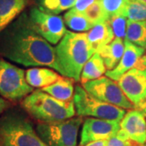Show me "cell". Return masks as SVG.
<instances>
[{
    "label": "cell",
    "instance_id": "277c9868",
    "mask_svg": "<svg viewBox=\"0 0 146 146\" xmlns=\"http://www.w3.org/2000/svg\"><path fill=\"white\" fill-rule=\"evenodd\" d=\"M0 146H48L29 119L18 111L0 117Z\"/></svg>",
    "mask_w": 146,
    "mask_h": 146
},
{
    "label": "cell",
    "instance_id": "5bb4252c",
    "mask_svg": "<svg viewBox=\"0 0 146 146\" xmlns=\"http://www.w3.org/2000/svg\"><path fill=\"white\" fill-rule=\"evenodd\" d=\"M29 0H0V33L21 14Z\"/></svg>",
    "mask_w": 146,
    "mask_h": 146
},
{
    "label": "cell",
    "instance_id": "3957f363",
    "mask_svg": "<svg viewBox=\"0 0 146 146\" xmlns=\"http://www.w3.org/2000/svg\"><path fill=\"white\" fill-rule=\"evenodd\" d=\"M21 106L32 118L50 123L73 118L76 114L74 102L56 99L42 89H36L21 101Z\"/></svg>",
    "mask_w": 146,
    "mask_h": 146
},
{
    "label": "cell",
    "instance_id": "44dd1931",
    "mask_svg": "<svg viewBox=\"0 0 146 146\" xmlns=\"http://www.w3.org/2000/svg\"><path fill=\"white\" fill-rule=\"evenodd\" d=\"M125 40L146 50V20L142 21L127 20Z\"/></svg>",
    "mask_w": 146,
    "mask_h": 146
},
{
    "label": "cell",
    "instance_id": "4316f807",
    "mask_svg": "<svg viewBox=\"0 0 146 146\" xmlns=\"http://www.w3.org/2000/svg\"><path fill=\"white\" fill-rule=\"evenodd\" d=\"M106 146H137L131 141H125L119 138L118 136H113L107 141Z\"/></svg>",
    "mask_w": 146,
    "mask_h": 146
},
{
    "label": "cell",
    "instance_id": "1f68e13d",
    "mask_svg": "<svg viewBox=\"0 0 146 146\" xmlns=\"http://www.w3.org/2000/svg\"><path fill=\"white\" fill-rule=\"evenodd\" d=\"M142 1H144V2H146V0H142Z\"/></svg>",
    "mask_w": 146,
    "mask_h": 146
},
{
    "label": "cell",
    "instance_id": "6da1fadb",
    "mask_svg": "<svg viewBox=\"0 0 146 146\" xmlns=\"http://www.w3.org/2000/svg\"><path fill=\"white\" fill-rule=\"evenodd\" d=\"M0 56L25 67H48L58 72L55 47L34 30L25 15L0 33Z\"/></svg>",
    "mask_w": 146,
    "mask_h": 146
},
{
    "label": "cell",
    "instance_id": "ac0fdd59",
    "mask_svg": "<svg viewBox=\"0 0 146 146\" xmlns=\"http://www.w3.org/2000/svg\"><path fill=\"white\" fill-rule=\"evenodd\" d=\"M74 82L75 81L72 79L61 76L54 84L41 89L56 99L63 102H69L72 101L74 97Z\"/></svg>",
    "mask_w": 146,
    "mask_h": 146
},
{
    "label": "cell",
    "instance_id": "ba28073f",
    "mask_svg": "<svg viewBox=\"0 0 146 146\" xmlns=\"http://www.w3.org/2000/svg\"><path fill=\"white\" fill-rule=\"evenodd\" d=\"M29 21L34 30L51 45H57L67 33L63 17L42 11L38 7H32Z\"/></svg>",
    "mask_w": 146,
    "mask_h": 146
},
{
    "label": "cell",
    "instance_id": "9a60e30c",
    "mask_svg": "<svg viewBox=\"0 0 146 146\" xmlns=\"http://www.w3.org/2000/svg\"><path fill=\"white\" fill-rule=\"evenodd\" d=\"M85 33L90 46L95 52H97L100 48L108 45L115 39L114 33L108 21L95 25Z\"/></svg>",
    "mask_w": 146,
    "mask_h": 146
},
{
    "label": "cell",
    "instance_id": "e0dca14e",
    "mask_svg": "<svg viewBox=\"0 0 146 146\" xmlns=\"http://www.w3.org/2000/svg\"><path fill=\"white\" fill-rule=\"evenodd\" d=\"M124 41L121 38L115 37L110 43L100 48L97 52L102 58L106 70L110 71L113 70L119 63L124 53Z\"/></svg>",
    "mask_w": 146,
    "mask_h": 146
},
{
    "label": "cell",
    "instance_id": "52a82bcc",
    "mask_svg": "<svg viewBox=\"0 0 146 146\" xmlns=\"http://www.w3.org/2000/svg\"><path fill=\"white\" fill-rule=\"evenodd\" d=\"M33 91L25 71L0 56V96L9 102H19Z\"/></svg>",
    "mask_w": 146,
    "mask_h": 146
},
{
    "label": "cell",
    "instance_id": "7402d4cb",
    "mask_svg": "<svg viewBox=\"0 0 146 146\" xmlns=\"http://www.w3.org/2000/svg\"><path fill=\"white\" fill-rule=\"evenodd\" d=\"M76 0H36L37 7L50 14L58 15L61 12L72 9Z\"/></svg>",
    "mask_w": 146,
    "mask_h": 146
},
{
    "label": "cell",
    "instance_id": "d6a6232c",
    "mask_svg": "<svg viewBox=\"0 0 146 146\" xmlns=\"http://www.w3.org/2000/svg\"><path fill=\"white\" fill-rule=\"evenodd\" d=\"M145 146H146V144H145Z\"/></svg>",
    "mask_w": 146,
    "mask_h": 146
},
{
    "label": "cell",
    "instance_id": "d4e9b609",
    "mask_svg": "<svg viewBox=\"0 0 146 146\" xmlns=\"http://www.w3.org/2000/svg\"><path fill=\"white\" fill-rule=\"evenodd\" d=\"M105 11L110 17L121 15L125 16L127 7L130 0H99Z\"/></svg>",
    "mask_w": 146,
    "mask_h": 146
},
{
    "label": "cell",
    "instance_id": "d6986e66",
    "mask_svg": "<svg viewBox=\"0 0 146 146\" xmlns=\"http://www.w3.org/2000/svg\"><path fill=\"white\" fill-rule=\"evenodd\" d=\"M106 71L107 70L102 58L98 52L94 53L93 56L89 58L88 62L84 66L80 81L81 84H84L91 80L99 79L100 77L103 76Z\"/></svg>",
    "mask_w": 146,
    "mask_h": 146
},
{
    "label": "cell",
    "instance_id": "2e32d148",
    "mask_svg": "<svg viewBox=\"0 0 146 146\" xmlns=\"http://www.w3.org/2000/svg\"><path fill=\"white\" fill-rule=\"evenodd\" d=\"M61 76L46 68H32L28 69L25 72V78L28 84L33 88L43 89L57 81Z\"/></svg>",
    "mask_w": 146,
    "mask_h": 146
},
{
    "label": "cell",
    "instance_id": "f1b7e54d",
    "mask_svg": "<svg viewBox=\"0 0 146 146\" xmlns=\"http://www.w3.org/2000/svg\"><path fill=\"white\" fill-rule=\"evenodd\" d=\"M9 107H11L10 102L0 96V115L3 114Z\"/></svg>",
    "mask_w": 146,
    "mask_h": 146
},
{
    "label": "cell",
    "instance_id": "8992f818",
    "mask_svg": "<svg viewBox=\"0 0 146 146\" xmlns=\"http://www.w3.org/2000/svg\"><path fill=\"white\" fill-rule=\"evenodd\" d=\"M73 102L78 116L120 122L127 113L124 109L104 102L89 94L83 86L76 84Z\"/></svg>",
    "mask_w": 146,
    "mask_h": 146
},
{
    "label": "cell",
    "instance_id": "f546056e",
    "mask_svg": "<svg viewBox=\"0 0 146 146\" xmlns=\"http://www.w3.org/2000/svg\"><path fill=\"white\" fill-rule=\"evenodd\" d=\"M107 141H108V140L96 141V142H92V143L88 144V145H86L84 146H106V145H107Z\"/></svg>",
    "mask_w": 146,
    "mask_h": 146
},
{
    "label": "cell",
    "instance_id": "8fae6325",
    "mask_svg": "<svg viewBox=\"0 0 146 146\" xmlns=\"http://www.w3.org/2000/svg\"><path fill=\"white\" fill-rule=\"evenodd\" d=\"M120 130V122L96 118H86L84 120L80 146H84L92 142L109 140L116 136Z\"/></svg>",
    "mask_w": 146,
    "mask_h": 146
},
{
    "label": "cell",
    "instance_id": "30bf717a",
    "mask_svg": "<svg viewBox=\"0 0 146 146\" xmlns=\"http://www.w3.org/2000/svg\"><path fill=\"white\" fill-rule=\"evenodd\" d=\"M117 83L135 107L145 101L146 54L134 68L121 76Z\"/></svg>",
    "mask_w": 146,
    "mask_h": 146
},
{
    "label": "cell",
    "instance_id": "4dcf8cb0",
    "mask_svg": "<svg viewBox=\"0 0 146 146\" xmlns=\"http://www.w3.org/2000/svg\"><path fill=\"white\" fill-rule=\"evenodd\" d=\"M136 109L138 110H140L141 113L146 117V100L145 102H143L141 104L136 106Z\"/></svg>",
    "mask_w": 146,
    "mask_h": 146
},
{
    "label": "cell",
    "instance_id": "cb8c5ba5",
    "mask_svg": "<svg viewBox=\"0 0 146 146\" xmlns=\"http://www.w3.org/2000/svg\"><path fill=\"white\" fill-rule=\"evenodd\" d=\"M83 13L94 25L109 21L110 16L105 11L99 0L95 2L93 5L87 8Z\"/></svg>",
    "mask_w": 146,
    "mask_h": 146
},
{
    "label": "cell",
    "instance_id": "7c38bea8",
    "mask_svg": "<svg viewBox=\"0 0 146 146\" xmlns=\"http://www.w3.org/2000/svg\"><path fill=\"white\" fill-rule=\"evenodd\" d=\"M116 136L122 140L131 141L137 146L145 145V116L138 110H129L120 121V130Z\"/></svg>",
    "mask_w": 146,
    "mask_h": 146
},
{
    "label": "cell",
    "instance_id": "603a6c76",
    "mask_svg": "<svg viewBox=\"0 0 146 146\" xmlns=\"http://www.w3.org/2000/svg\"><path fill=\"white\" fill-rule=\"evenodd\" d=\"M125 16L129 21H145L146 2L142 0H130L127 7Z\"/></svg>",
    "mask_w": 146,
    "mask_h": 146
},
{
    "label": "cell",
    "instance_id": "5b68a950",
    "mask_svg": "<svg viewBox=\"0 0 146 146\" xmlns=\"http://www.w3.org/2000/svg\"><path fill=\"white\" fill-rule=\"evenodd\" d=\"M83 122L81 116L57 122H39L36 131L48 146H76L79 130Z\"/></svg>",
    "mask_w": 146,
    "mask_h": 146
},
{
    "label": "cell",
    "instance_id": "4fadbf2b",
    "mask_svg": "<svg viewBox=\"0 0 146 146\" xmlns=\"http://www.w3.org/2000/svg\"><path fill=\"white\" fill-rule=\"evenodd\" d=\"M124 53L123 57L120 59L119 63L113 70L106 71V76L111 79L115 81H118L121 76L128 72L131 68H133L141 59L142 56L145 54L146 50L136 45L131 43L130 42L124 39Z\"/></svg>",
    "mask_w": 146,
    "mask_h": 146
},
{
    "label": "cell",
    "instance_id": "484cf974",
    "mask_svg": "<svg viewBox=\"0 0 146 146\" xmlns=\"http://www.w3.org/2000/svg\"><path fill=\"white\" fill-rule=\"evenodd\" d=\"M108 21L112 29V31L114 33L115 37L125 39L127 18L124 16L116 15V16H110Z\"/></svg>",
    "mask_w": 146,
    "mask_h": 146
},
{
    "label": "cell",
    "instance_id": "ffe728a7",
    "mask_svg": "<svg viewBox=\"0 0 146 146\" xmlns=\"http://www.w3.org/2000/svg\"><path fill=\"white\" fill-rule=\"evenodd\" d=\"M63 18L68 29L76 33H86L94 26L84 13L79 12L73 8L68 10L63 15Z\"/></svg>",
    "mask_w": 146,
    "mask_h": 146
},
{
    "label": "cell",
    "instance_id": "83f0119b",
    "mask_svg": "<svg viewBox=\"0 0 146 146\" xmlns=\"http://www.w3.org/2000/svg\"><path fill=\"white\" fill-rule=\"evenodd\" d=\"M98 0H76L75 6L72 8L79 12L83 13L87 8H89L91 5H93Z\"/></svg>",
    "mask_w": 146,
    "mask_h": 146
},
{
    "label": "cell",
    "instance_id": "9c48e42d",
    "mask_svg": "<svg viewBox=\"0 0 146 146\" xmlns=\"http://www.w3.org/2000/svg\"><path fill=\"white\" fill-rule=\"evenodd\" d=\"M82 86L89 94L104 102L124 110L136 109L118 83L107 76H102L99 79L89 81L82 84Z\"/></svg>",
    "mask_w": 146,
    "mask_h": 146
},
{
    "label": "cell",
    "instance_id": "7a4b0ae2",
    "mask_svg": "<svg viewBox=\"0 0 146 146\" xmlns=\"http://www.w3.org/2000/svg\"><path fill=\"white\" fill-rule=\"evenodd\" d=\"M94 53L85 33L67 31L55 46L58 73L78 82L84 66Z\"/></svg>",
    "mask_w": 146,
    "mask_h": 146
}]
</instances>
